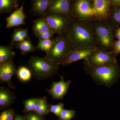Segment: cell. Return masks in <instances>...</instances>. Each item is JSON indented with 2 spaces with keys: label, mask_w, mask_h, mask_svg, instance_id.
<instances>
[{
  "label": "cell",
  "mask_w": 120,
  "mask_h": 120,
  "mask_svg": "<svg viewBox=\"0 0 120 120\" xmlns=\"http://www.w3.org/2000/svg\"><path fill=\"white\" fill-rule=\"evenodd\" d=\"M65 34L74 48H96V32L92 24L73 18Z\"/></svg>",
  "instance_id": "6da1fadb"
},
{
  "label": "cell",
  "mask_w": 120,
  "mask_h": 120,
  "mask_svg": "<svg viewBox=\"0 0 120 120\" xmlns=\"http://www.w3.org/2000/svg\"><path fill=\"white\" fill-rule=\"evenodd\" d=\"M84 70L99 86L110 88L118 81L120 75V67L117 62L113 64L94 67L86 60L84 62Z\"/></svg>",
  "instance_id": "7a4b0ae2"
},
{
  "label": "cell",
  "mask_w": 120,
  "mask_h": 120,
  "mask_svg": "<svg viewBox=\"0 0 120 120\" xmlns=\"http://www.w3.org/2000/svg\"><path fill=\"white\" fill-rule=\"evenodd\" d=\"M27 63L32 75L37 80L48 79L58 73L59 65L45 57L32 56Z\"/></svg>",
  "instance_id": "3957f363"
},
{
  "label": "cell",
  "mask_w": 120,
  "mask_h": 120,
  "mask_svg": "<svg viewBox=\"0 0 120 120\" xmlns=\"http://www.w3.org/2000/svg\"><path fill=\"white\" fill-rule=\"evenodd\" d=\"M75 49L65 34L60 35L54 38L52 47L45 57L60 65L65 57Z\"/></svg>",
  "instance_id": "277c9868"
},
{
  "label": "cell",
  "mask_w": 120,
  "mask_h": 120,
  "mask_svg": "<svg viewBox=\"0 0 120 120\" xmlns=\"http://www.w3.org/2000/svg\"><path fill=\"white\" fill-rule=\"evenodd\" d=\"M100 48L109 50L112 48L114 26L111 24L99 21L92 24Z\"/></svg>",
  "instance_id": "5b68a950"
},
{
  "label": "cell",
  "mask_w": 120,
  "mask_h": 120,
  "mask_svg": "<svg viewBox=\"0 0 120 120\" xmlns=\"http://www.w3.org/2000/svg\"><path fill=\"white\" fill-rule=\"evenodd\" d=\"M42 17L54 34L58 35L66 34L72 19L62 14L50 12H46Z\"/></svg>",
  "instance_id": "8992f818"
},
{
  "label": "cell",
  "mask_w": 120,
  "mask_h": 120,
  "mask_svg": "<svg viewBox=\"0 0 120 120\" xmlns=\"http://www.w3.org/2000/svg\"><path fill=\"white\" fill-rule=\"evenodd\" d=\"M72 8L73 16L77 19L88 22L96 19V12L91 0H75Z\"/></svg>",
  "instance_id": "52a82bcc"
},
{
  "label": "cell",
  "mask_w": 120,
  "mask_h": 120,
  "mask_svg": "<svg viewBox=\"0 0 120 120\" xmlns=\"http://www.w3.org/2000/svg\"><path fill=\"white\" fill-rule=\"evenodd\" d=\"M117 55L113 50L109 51L98 47L90 57L85 60L91 66L100 67L117 62L116 58Z\"/></svg>",
  "instance_id": "ba28073f"
},
{
  "label": "cell",
  "mask_w": 120,
  "mask_h": 120,
  "mask_svg": "<svg viewBox=\"0 0 120 120\" xmlns=\"http://www.w3.org/2000/svg\"><path fill=\"white\" fill-rule=\"evenodd\" d=\"M97 48H76L65 57L60 65L65 66L79 60L88 59L93 55Z\"/></svg>",
  "instance_id": "9c48e42d"
},
{
  "label": "cell",
  "mask_w": 120,
  "mask_h": 120,
  "mask_svg": "<svg viewBox=\"0 0 120 120\" xmlns=\"http://www.w3.org/2000/svg\"><path fill=\"white\" fill-rule=\"evenodd\" d=\"M60 80L57 82L53 81L50 89L47 90L49 94L52 95L53 99H63L64 97L67 94L71 82V80L64 82V76H60Z\"/></svg>",
  "instance_id": "30bf717a"
},
{
  "label": "cell",
  "mask_w": 120,
  "mask_h": 120,
  "mask_svg": "<svg viewBox=\"0 0 120 120\" xmlns=\"http://www.w3.org/2000/svg\"><path fill=\"white\" fill-rule=\"evenodd\" d=\"M70 0H53L47 9V12L65 15L73 18Z\"/></svg>",
  "instance_id": "8fae6325"
},
{
  "label": "cell",
  "mask_w": 120,
  "mask_h": 120,
  "mask_svg": "<svg viewBox=\"0 0 120 120\" xmlns=\"http://www.w3.org/2000/svg\"><path fill=\"white\" fill-rule=\"evenodd\" d=\"M17 69L13 61L0 64V83H7L9 87L15 89L11 82V78L16 74Z\"/></svg>",
  "instance_id": "7c38bea8"
},
{
  "label": "cell",
  "mask_w": 120,
  "mask_h": 120,
  "mask_svg": "<svg viewBox=\"0 0 120 120\" xmlns=\"http://www.w3.org/2000/svg\"><path fill=\"white\" fill-rule=\"evenodd\" d=\"M24 4L15 10L6 19V28H9L26 24L25 19L26 17L23 11Z\"/></svg>",
  "instance_id": "4fadbf2b"
},
{
  "label": "cell",
  "mask_w": 120,
  "mask_h": 120,
  "mask_svg": "<svg viewBox=\"0 0 120 120\" xmlns=\"http://www.w3.org/2000/svg\"><path fill=\"white\" fill-rule=\"evenodd\" d=\"M92 1L96 12V19L102 20L107 19L111 5L109 0H92Z\"/></svg>",
  "instance_id": "5bb4252c"
},
{
  "label": "cell",
  "mask_w": 120,
  "mask_h": 120,
  "mask_svg": "<svg viewBox=\"0 0 120 120\" xmlns=\"http://www.w3.org/2000/svg\"><path fill=\"white\" fill-rule=\"evenodd\" d=\"M53 0H31L30 11L34 15L42 17Z\"/></svg>",
  "instance_id": "9a60e30c"
},
{
  "label": "cell",
  "mask_w": 120,
  "mask_h": 120,
  "mask_svg": "<svg viewBox=\"0 0 120 120\" xmlns=\"http://www.w3.org/2000/svg\"><path fill=\"white\" fill-rule=\"evenodd\" d=\"M15 94L5 87L0 88V106L5 108L9 106L15 101Z\"/></svg>",
  "instance_id": "2e32d148"
},
{
  "label": "cell",
  "mask_w": 120,
  "mask_h": 120,
  "mask_svg": "<svg viewBox=\"0 0 120 120\" xmlns=\"http://www.w3.org/2000/svg\"><path fill=\"white\" fill-rule=\"evenodd\" d=\"M13 47L11 45L0 46V64L12 61L15 55Z\"/></svg>",
  "instance_id": "e0dca14e"
},
{
  "label": "cell",
  "mask_w": 120,
  "mask_h": 120,
  "mask_svg": "<svg viewBox=\"0 0 120 120\" xmlns=\"http://www.w3.org/2000/svg\"><path fill=\"white\" fill-rule=\"evenodd\" d=\"M50 30L49 26L43 17L38 18L34 21L32 31L36 36Z\"/></svg>",
  "instance_id": "ac0fdd59"
},
{
  "label": "cell",
  "mask_w": 120,
  "mask_h": 120,
  "mask_svg": "<svg viewBox=\"0 0 120 120\" xmlns=\"http://www.w3.org/2000/svg\"><path fill=\"white\" fill-rule=\"evenodd\" d=\"M13 47L17 49L20 50L22 54L23 55H26L30 52H34L37 49L36 47L32 45V42L29 38L20 42L15 43Z\"/></svg>",
  "instance_id": "d6986e66"
},
{
  "label": "cell",
  "mask_w": 120,
  "mask_h": 120,
  "mask_svg": "<svg viewBox=\"0 0 120 120\" xmlns=\"http://www.w3.org/2000/svg\"><path fill=\"white\" fill-rule=\"evenodd\" d=\"M28 38V28H17L15 30L11 35L10 45L13 46L15 43L20 42Z\"/></svg>",
  "instance_id": "ffe728a7"
},
{
  "label": "cell",
  "mask_w": 120,
  "mask_h": 120,
  "mask_svg": "<svg viewBox=\"0 0 120 120\" xmlns=\"http://www.w3.org/2000/svg\"><path fill=\"white\" fill-rule=\"evenodd\" d=\"M19 0H0V14L9 13L17 9Z\"/></svg>",
  "instance_id": "44dd1931"
},
{
  "label": "cell",
  "mask_w": 120,
  "mask_h": 120,
  "mask_svg": "<svg viewBox=\"0 0 120 120\" xmlns=\"http://www.w3.org/2000/svg\"><path fill=\"white\" fill-rule=\"evenodd\" d=\"M16 74L19 79L23 82L30 81L32 75L29 68L24 66L19 67L16 70Z\"/></svg>",
  "instance_id": "7402d4cb"
},
{
  "label": "cell",
  "mask_w": 120,
  "mask_h": 120,
  "mask_svg": "<svg viewBox=\"0 0 120 120\" xmlns=\"http://www.w3.org/2000/svg\"><path fill=\"white\" fill-rule=\"evenodd\" d=\"M54 38L45 40H39L36 48L47 53L50 51L53 45Z\"/></svg>",
  "instance_id": "603a6c76"
},
{
  "label": "cell",
  "mask_w": 120,
  "mask_h": 120,
  "mask_svg": "<svg viewBox=\"0 0 120 120\" xmlns=\"http://www.w3.org/2000/svg\"><path fill=\"white\" fill-rule=\"evenodd\" d=\"M39 98H32L24 100L23 101L25 112L34 111L35 106L38 101Z\"/></svg>",
  "instance_id": "cb8c5ba5"
},
{
  "label": "cell",
  "mask_w": 120,
  "mask_h": 120,
  "mask_svg": "<svg viewBox=\"0 0 120 120\" xmlns=\"http://www.w3.org/2000/svg\"><path fill=\"white\" fill-rule=\"evenodd\" d=\"M76 112L72 110L64 109L60 116V120H71L75 116Z\"/></svg>",
  "instance_id": "d4e9b609"
},
{
  "label": "cell",
  "mask_w": 120,
  "mask_h": 120,
  "mask_svg": "<svg viewBox=\"0 0 120 120\" xmlns=\"http://www.w3.org/2000/svg\"><path fill=\"white\" fill-rule=\"evenodd\" d=\"M64 105L63 103H59L56 105H50L49 112H51L56 116H59L64 110Z\"/></svg>",
  "instance_id": "484cf974"
},
{
  "label": "cell",
  "mask_w": 120,
  "mask_h": 120,
  "mask_svg": "<svg viewBox=\"0 0 120 120\" xmlns=\"http://www.w3.org/2000/svg\"><path fill=\"white\" fill-rule=\"evenodd\" d=\"M14 112L12 109H8L2 112L0 116V120H13Z\"/></svg>",
  "instance_id": "4316f807"
},
{
  "label": "cell",
  "mask_w": 120,
  "mask_h": 120,
  "mask_svg": "<svg viewBox=\"0 0 120 120\" xmlns=\"http://www.w3.org/2000/svg\"><path fill=\"white\" fill-rule=\"evenodd\" d=\"M49 105L47 103V101H46L37 113L41 116L46 115L49 112Z\"/></svg>",
  "instance_id": "83f0119b"
},
{
  "label": "cell",
  "mask_w": 120,
  "mask_h": 120,
  "mask_svg": "<svg viewBox=\"0 0 120 120\" xmlns=\"http://www.w3.org/2000/svg\"><path fill=\"white\" fill-rule=\"evenodd\" d=\"M54 34L51 31H49L37 35V37L39 40L50 39L53 37Z\"/></svg>",
  "instance_id": "f1b7e54d"
},
{
  "label": "cell",
  "mask_w": 120,
  "mask_h": 120,
  "mask_svg": "<svg viewBox=\"0 0 120 120\" xmlns=\"http://www.w3.org/2000/svg\"><path fill=\"white\" fill-rule=\"evenodd\" d=\"M25 120H43L41 116L33 113L27 114L24 116Z\"/></svg>",
  "instance_id": "f546056e"
},
{
  "label": "cell",
  "mask_w": 120,
  "mask_h": 120,
  "mask_svg": "<svg viewBox=\"0 0 120 120\" xmlns=\"http://www.w3.org/2000/svg\"><path fill=\"white\" fill-rule=\"evenodd\" d=\"M112 19L114 22L120 24V8L117 9L114 11Z\"/></svg>",
  "instance_id": "4dcf8cb0"
},
{
  "label": "cell",
  "mask_w": 120,
  "mask_h": 120,
  "mask_svg": "<svg viewBox=\"0 0 120 120\" xmlns=\"http://www.w3.org/2000/svg\"><path fill=\"white\" fill-rule=\"evenodd\" d=\"M112 49L117 54L120 53V40H118L113 42Z\"/></svg>",
  "instance_id": "1f68e13d"
},
{
  "label": "cell",
  "mask_w": 120,
  "mask_h": 120,
  "mask_svg": "<svg viewBox=\"0 0 120 120\" xmlns=\"http://www.w3.org/2000/svg\"><path fill=\"white\" fill-rule=\"evenodd\" d=\"M111 5L114 6L120 7V0H109Z\"/></svg>",
  "instance_id": "d6a6232c"
},
{
  "label": "cell",
  "mask_w": 120,
  "mask_h": 120,
  "mask_svg": "<svg viewBox=\"0 0 120 120\" xmlns=\"http://www.w3.org/2000/svg\"><path fill=\"white\" fill-rule=\"evenodd\" d=\"M115 35L118 40H120V27L116 30Z\"/></svg>",
  "instance_id": "836d02e7"
},
{
  "label": "cell",
  "mask_w": 120,
  "mask_h": 120,
  "mask_svg": "<svg viewBox=\"0 0 120 120\" xmlns=\"http://www.w3.org/2000/svg\"><path fill=\"white\" fill-rule=\"evenodd\" d=\"M13 120H25L24 118L20 116H17Z\"/></svg>",
  "instance_id": "e575fe53"
},
{
  "label": "cell",
  "mask_w": 120,
  "mask_h": 120,
  "mask_svg": "<svg viewBox=\"0 0 120 120\" xmlns=\"http://www.w3.org/2000/svg\"><path fill=\"white\" fill-rule=\"evenodd\" d=\"M75 0H70V1H75Z\"/></svg>",
  "instance_id": "d590c367"
}]
</instances>
